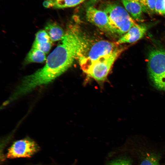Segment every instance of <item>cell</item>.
I'll list each match as a JSON object with an SVG mask.
<instances>
[{"instance_id":"6da1fadb","label":"cell","mask_w":165,"mask_h":165,"mask_svg":"<svg viewBox=\"0 0 165 165\" xmlns=\"http://www.w3.org/2000/svg\"><path fill=\"white\" fill-rule=\"evenodd\" d=\"M59 44L47 57L43 67L24 77L15 90L20 97L36 87L48 84L67 70L79 59L88 40L75 26H70Z\"/></svg>"},{"instance_id":"7a4b0ae2","label":"cell","mask_w":165,"mask_h":165,"mask_svg":"<svg viewBox=\"0 0 165 165\" xmlns=\"http://www.w3.org/2000/svg\"><path fill=\"white\" fill-rule=\"evenodd\" d=\"M125 48H118L112 53L94 61L82 71L88 77L102 85L107 80L108 75L114 62Z\"/></svg>"},{"instance_id":"3957f363","label":"cell","mask_w":165,"mask_h":165,"mask_svg":"<svg viewBox=\"0 0 165 165\" xmlns=\"http://www.w3.org/2000/svg\"><path fill=\"white\" fill-rule=\"evenodd\" d=\"M104 11L107 15L114 33L123 35L132 27L137 24L126 9L116 4L108 5Z\"/></svg>"},{"instance_id":"277c9868","label":"cell","mask_w":165,"mask_h":165,"mask_svg":"<svg viewBox=\"0 0 165 165\" xmlns=\"http://www.w3.org/2000/svg\"><path fill=\"white\" fill-rule=\"evenodd\" d=\"M148 71L150 78L157 89L165 91V51L154 49L149 54Z\"/></svg>"},{"instance_id":"5b68a950","label":"cell","mask_w":165,"mask_h":165,"mask_svg":"<svg viewBox=\"0 0 165 165\" xmlns=\"http://www.w3.org/2000/svg\"><path fill=\"white\" fill-rule=\"evenodd\" d=\"M116 43L105 40L96 41L90 45L88 42L79 59L83 70L99 58L109 54L118 48Z\"/></svg>"},{"instance_id":"8992f818","label":"cell","mask_w":165,"mask_h":165,"mask_svg":"<svg viewBox=\"0 0 165 165\" xmlns=\"http://www.w3.org/2000/svg\"><path fill=\"white\" fill-rule=\"evenodd\" d=\"M39 147L31 139L27 137L14 142L8 149V158H29L37 152Z\"/></svg>"},{"instance_id":"52a82bcc","label":"cell","mask_w":165,"mask_h":165,"mask_svg":"<svg viewBox=\"0 0 165 165\" xmlns=\"http://www.w3.org/2000/svg\"><path fill=\"white\" fill-rule=\"evenodd\" d=\"M86 18L89 22L101 30L109 34H114L110 24L108 16L106 13L89 6L86 11Z\"/></svg>"},{"instance_id":"ba28073f","label":"cell","mask_w":165,"mask_h":165,"mask_svg":"<svg viewBox=\"0 0 165 165\" xmlns=\"http://www.w3.org/2000/svg\"><path fill=\"white\" fill-rule=\"evenodd\" d=\"M147 30L144 25L137 24L132 27L116 42L118 45L125 43L134 42L142 38Z\"/></svg>"},{"instance_id":"9c48e42d","label":"cell","mask_w":165,"mask_h":165,"mask_svg":"<svg viewBox=\"0 0 165 165\" xmlns=\"http://www.w3.org/2000/svg\"><path fill=\"white\" fill-rule=\"evenodd\" d=\"M126 10L137 21H142V7L139 0H122Z\"/></svg>"},{"instance_id":"30bf717a","label":"cell","mask_w":165,"mask_h":165,"mask_svg":"<svg viewBox=\"0 0 165 165\" xmlns=\"http://www.w3.org/2000/svg\"><path fill=\"white\" fill-rule=\"evenodd\" d=\"M45 30L49 35L52 42L61 40L65 33L60 26L53 22L47 24L45 27Z\"/></svg>"},{"instance_id":"8fae6325","label":"cell","mask_w":165,"mask_h":165,"mask_svg":"<svg viewBox=\"0 0 165 165\" xmlns=\"http://www.w3.org/2000/svg\"><path fill=\"white\" fill-rule=\"evenodd\" d=\"M46 53L37 49L32 48L25 59L26 64L31 63L43 62L46 60Z\"/></svg>"},{"instance_id":"7c38bea8","label":"cell","mask_w":165,"mask_h":165,"mask_svg":"<svg viewBox=\"0 0 165 165\" xmlns=\"http://www.w3.org/2000/svg\"><path fill=\"white\" fill-rule=\"evenodd\" d=\"M86 0H61L46 2V7H53L58 8H64L75 6Z\"/></svg>"},{"instance_id":"4fadbf2b","label":"cell","mask_w":165,"mask_h":165,"mask_svg":"<svg viewBox=\"0 0 165 165\" xmlns=\"http://www.w3.org/2000/svg\"><path fill=\"white\" fill-rule=\"evenodd\" d=\"M143 12L152 13L155 12L156 0H139Z\"/></svg>"},{"instance_id":"5bb4252c","label":"cell","mask_w":165,"mask_h":165,"mask_svg":"<svg viewBox=\"0 0 165 165\" xmlns=\"http://www.w3.org/2000/svg\"><path fill=\"white\" fill-rule=\"evenodd\" d=\"M140 165H160L157 156L152 154H147Z\"/></svg>"},{"instance_id":"9a60e30c","label":"cell","mask_w":165,"mask_h":165,"mask_svg":"<svg viewBox=\"0 0 165 165\" xmlns=\"http://www.w3.org/2000/svg\"><path fill=\"white\" fill-rule=\"evenodd\" d=\"M52 41L47 42H34L32 48L39 50L46 54L50 50L52 46Z\"/></svg>"},{"instance_id":"2e32d148","label":"cell","mask_w":165,"mask_h":165,"mask_svg":"<svg viewBox=\"0 0 165 165\" xmlns=\"http://www.w3.org/2000/svg\"><path fill=\"white\" fill-rule=\"evenodd\" d=\"M105 165H131V164L130 160L127 159L114 157Z\"/></svg>"},{"instance_id":"e0dca14e","label":"cell","mask_w":165,"mask_h":165,"mask_svg":"<svg viewBox=\"0 0 165 165\" xmlns=\"http://www.w3.org/2000/svg\"><path fill=\"white\" fill-rule=\"evenodd\" d=\"M51 41L50 36L45 30H41L36 34L34 42H47Z\"/></svg>"},{"instance_id":"ac0fdd59","label":"cell","mask_w":165,"mask_h":165,"mask_svg":"<svg viewBox=\"0 0 165 165\" xmlns=\"http://www.w3.org/2000/svg\"><path fill=\"white\" fill-rule=\"evenodd\" d=\"M165 0H156L155 12L160 15L165 14Z\"/></svg>"},{"instance_id":"d6986e66","label":"cell","mask_w":165,"mask_h":165,"mask_svg":"<svg viewBox=\"0 0 165 165\" xmlns=\"http://www.w3.org/2000/svg\"><path fill=\"white\" fill-rule=\"evenodd\" d=\"M99 0H90L88 2V5L90 6L91 5H93Z\"/></svg>"},{"instance_id":"ffe728a7","label":"cell","mask_w":165,"mask_h":165,"mask_svg":"<svg viewBox=\"0 0 165 165\" xmlns=\"http://www.w3.org/2000/svg\"><path fill=\"white\" fill-rule=\"evenodd\" d=\"M164 8L165 9V3H164Z\"/></svg>"},{"instance_id":"44dd1931","label":"cell","mask_w":165,"mask_h":165,"mask_svg":"<svg viewBox=\"0 0 165 165\" xmlns=\"http://www.w3.org/2000/svg\"><path fill=\"white\" fill-rule=\"evenodd\" d=\"M56 1H60V0H55Z\"/></svg>"}]
</instances>
